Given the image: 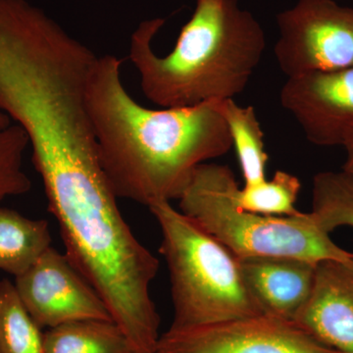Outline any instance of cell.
I'll list each match as a JSON object with an SVG mask.
<instances>
[{
    "label": "cell",
    "mask_w": 353,
    "mask_h": 353,
    "mask_svg": "<svg viewBox=\"0 0 353 353\" xmlns=\"http://www.w3.org/2000/svg\"><path fill=\"white\" fill-rule=\"evenodd\" d=\"M310 213L327 233L353 228V175L343 170L318 173L313 179Z\"/></svg>",
    "instance_id": "obj_15"
},
{
    "label": "cell",
    "mask_w": 353,
    "mask_h": 353,
    "mask_svg": "<svg viewBox=\"0 0 353 353\" xmlns=\"http://www.w3.org/2000/svg\"><path fill=\"white\" fill-rule=\"evenodd\" d=\"M21 301L15 285L0 281V353H44V333Z\"/></svg>",
    "instance_id": "obj_14"
},
{
    "label": "cell",
    "mask_w": 353,
    "mask_h": 353,
    "mask_svg": "<svg viewBox=\"0 0 353 353\" xmlns=\"http://www.w3.org/2000/svg\"><path fill=\"white\" fill-rule=\"evenodd\" d=\"M239 260L246 285L265 314L294 322L312 294L317 264L290 257Z\"/></svg>",
    "instance_id": "obj_10"
},
{
    "label": "cell",
    "mask_w": 353,
    "mask_h": 353,
    "mask_svg": "<svg viewBox=\"0 0 353 353\" xmlns=\"http://www.w3.org/2000/svg\"><path fill=\"white\" fill-rule=\"evenodd\" d=\"M29 139L22 128L9 125L0 129V201L29 192L32 183L23 170V158Z\"/></svg>",
    "instance_id": "obj_17"
},
{
    "label": "cell",
    "mask_w": 353,
    "mask_h": 353,
    "mask_svg": "<svg viewBox=\"0 0 353 353\" xmlns=\"http://www.w3.org/2000/svg\"><path fill=\"white\" fill-rule=\"evenodd\" d=\"M14 285L21 301L41 328L81 320H112L97 290L66 254L52 246L15 278Z\"/></svg>",
    "instance_id": "obj_7"
},
{
    "label": "cell",
    "mask_w": 353,
    "mask_h": 353,
    "mask_svg": "<svg viewBox=\"0 0 353 353\" xmlns=\"http://www.w3.org/2000/svg\"><path fill=\"white\" fill-rule=\"evenodd\" d=\"M160 230L159 252L170 274V329L208 326L265 314L241 273L240 260L170 201L148 206Z\"/></svg>",
    "instance_id": "obj_4"
},
{
    "label": "cell",
    "mask_w": 353,
    "mask_h": 353,
    "mask_svg": "<svg viewBox=\"0 0 353 353\" xmlns=\"http://www.w3.org/2000/svg\"><path fill=\"white\" fill-rule=\"evenodd\" d=\"M44 353H139L112 320H81L48 329Z\"/></svg>",
    "instance_id": "obj_12"
},
{
    "label": "cell",
    "mask_w": 353,
    "mask_h": 353,
    "mask_svg": "<svg viewBox=\"0 0 353 353\" xmlns=\"http://www.w3.org/2000/svg\"><path fill=\"white\" fill-rule=\"evenodd\" d=\"M50 246L48 221L0 208V270L19 277Z\"/></svg>",
    "instance_id": "obj_11"
},
{
    "label": "cell",
    "mask_w": 353,
    "mask_h": 353,
    "mask_svg": "<svg viewBox=\"0 0 353 353\" xmlns=\"http://www.w3.org/2000/svg\"><path fill=\"white\" fill-rule=\"evenodd\" d=\"M301 183L297 176L285 171H277L271 180L255 185H245L236 192L239 208L250 212L268 216H296V208Z\"/></svg>",
    "instance_id": "obj_16"
},
{
    "label": "cell",
    "mask_w": 353,
    "mask_h": 353,
    "mask_svg": "<svg viewBox=\"0 0 353 353\" xmlns=\"http://www.w3.org/2000/svg\"><path fill=\"white\" fill-rule=\"evenodd\" d=\"M11 124H12V121L9 119L6 114L0 111V129H4V128L8 127Z\"/></svg>",
    "instance_id": "obj_19"
},
{
    "label": "cell",
    "mask_w": 353,
    "mask_h": 353,
    "mask_svg": "<svg viewBox=\"0 0 353 353\" xmlns=\"http://www.w3.org/2000/svg\"><path fill=\"white\" fill-rule=\"evenodd\" d=\"M154 353H339L296 323L268 314L190 329H169Z\"/></svg>",
    "instance_id": "obj_6"
},
{
    "label": "cell",
    "mask_w": 353,
    "mask_h": 353,
    "mask_svg": "<svg viewBox=\"0 0 353 353\" xmlns=\"http://www.w3.org/2000/svg\"><path fill=\"white\" fill-rule=\"evenodd\" d=\"M345 148L347 150V161L343 165V170L353 175V138L348 141Z\"/></svg>",
    "instance_id": "obj_18"
},
{
    "label": "cell",
    "mask_w": 353,
    "mask_h": 353,
    "mask_svg": "<svg viewBox=\"0 0 353 353\" xmlns=\"http://www.w3.org/2000/svg\"><path fill=\"white\" fill-rule=\"evenodd\" d=\"M122 60L97 57L87 83L88 112L103 170L117 197L143 205L178 199L199 165L230 152L216 101L150 109L130 95Z\"/></svg>",
    "instance_id": "obj_1"
},
{
    "label": "cell",
    "mask_w": 353,
    "mask_h": 353,
    "mask_svg": "<svg viewBox=\"0 0 353 353\" xmlns=\"http://www.w3.org/2000/svg\"><path fill=\"white\" fill-rule=\"evenodd\" d=\"M274 48L289 78L353 66V8L334 0H299L277 15Z\"/></svg>",
    "instance_id": "obj_5"
},
{
    "label": "cell",
    "mask_w": 353,
    "mask_h": 353,
    "mask_svg": "<svg viewBox=\"0 0 353 353\" xmlns=\"http://www.w3.org/2000/svg\"><path fill=\"white\" fill-rule=\"evenodd\" d=\"M280 101L313 145L345 148L353 138V66L289 78Z\"/></svg>",
    "instance_id": "obj_8"
},
{
    "label": "cell",
    "mask_w": 353,
    "mask_h": 353,
    "mask_svg": "<svg viewBox=\"0 0 353 353\" xmlns=\"http://www.w3.org/2000/svg\"><path fill=\"white\" fill-rule=\"evenodd\" d=\"M164 24L162 18L139 23L129 51L146 99L162 108L234 99L245 90L266 48L263 28L238 0H196L173 50L159 57L152 41Z\"/></svg>",
    "instance_id": "obj_2"
},
{
    "label": "cell",
    "mask_w": 353,
    "mask_h": 353,
    "mask_svg": "<svg viewBox=\"0 0 353 353\" xmlns=\"http://www.w3.org/2000/svg\"><path fill=\"white\" fill-rule=\"evenodd\" d=\"M294 322L325 347L353 353V259L316 265L312 294Z\"/></svg>",
    "instance_id": "obj_9"
},
{
    "label": "cell",
    "mask_w": 353,
    "mask_h": 353,
    "mask_svg": "<svg viewBox=\"0 0 353 353\" xmlns=\"http://www.w3.org/2000/svg\"><path fill=\"white\" fill-rule=\"evenodd\" d=\"M236 148L245 185L264 182L268 154L265 152L264 132L252 106H241L234 99L216 101Z\"/></svg>",
    "instance_id": "obj_13"
},
{
    "label": "cell",
    "mask_w": 353,
    "mask_h": 353,
    "mask_svg": "<svg viewBox=\"0 0 353 353\" xmlns=\"http://www.w3.org/2000/svg\"><path fill=\"white\" fill-rule=\"evenodd\" d=\"M239 189L229 167L199 165L178 199L180 211L238 259L290 257L318 264L353 259V253L336 245L310 212L296 216L250 212L236 203Z\"/></svg>",
    "instance_id": "obj_3"
}]
</instances>
